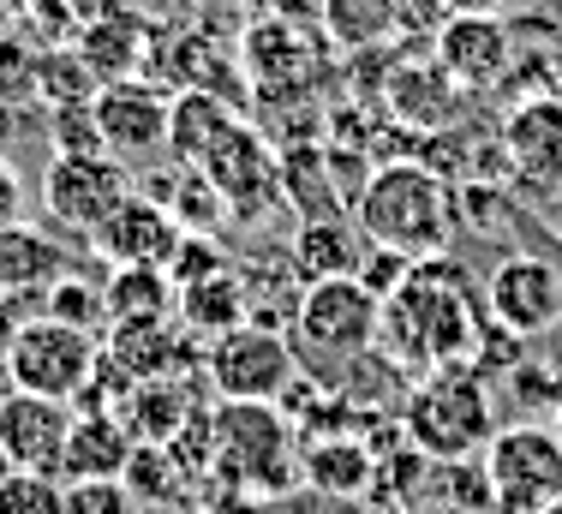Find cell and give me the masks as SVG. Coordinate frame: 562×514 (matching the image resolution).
<instances>
[{"label": "cell", "instance_id": "obj_1", "mask_svg": "<svg viewBox=\"0 0 562 514\" xmlns=\"http://www.w3.org/2000/svg\"><path fill=\"white\" fill-rule=\"evenodd\" d=\"M485 311L473 305L467 276L449 257H419L407 281L383 300L378 317V354H390L407 377L449 371V365H473L485 347Z\"/></svg>", "mask_w": 562, "mask_h": 514}, {"label": "cell", "instance_id": "obj_2", "mask_svg": "<svg viewBox=\"0 0 562 514\" xmlns=\"http://www.w3.org/2000/svg\"><path fill=\"white\" fill-rule=\"evenodd\" d=\"M353 227L366 246L401 252V257H443V246L454 239V192L431 161H378L371 180L353 198Z\"/></svg>", "mask_w": 562, "mask_h": 514}, {"label": "cell", "instance_id": "obj_3", "mask_svg": "<svg viewBox=\"0 0 562 514\" xmlns=\"http://www.w3.org/2000/svg\"><path fill=\"white\" fill-rule=\"evenodd\" d=\"M300 484V437L276 401H210V491L276 503Z\"/></svg>", "mask_w": 562, "mask_h": 514}, {"label": "cell", "instance_id": "obj_4", "mask_svg": "<svg viewBox=\"0 0 562 514\" xmlns=\"http://www.w3.org/2000/svg\"><path fill=\"white\" fill-rule=\"evenodd\" d=\"M401 437L419 449L425 461L454 467L479 461L485 443L497 437V401L479 365H449V371H425L401 401Z\"/></svg>", "mask_w": 562, "mask_h": 514}, {"label": "cell", "instance_id": "obj_5", "mask_svg": "<svg viewBox=\"0 0 562 514\" xmlns=\"http://www.w3.org/2000/svg\"><path fill=\"white\" fill-rule=\"evenodd\" d=\"M378 317H383V300L359 276L312 281V288H300V305H293V323H288L293 342L288 347L300 365H312L317 389L336 395L347 365L378 347Z\"/></svg>", "mask_w": 562, "mask_h": 514}, {"label": "cell", "instance_id": "obj_6", "mask_svg": "<svg viewBox=\"0 0 562 514\" xmlns=\"http://www.w3.org/2000/svg\"><path fill=\"white\" fill-rule=\"evenodd\" d=\"M479 467L491 484V514H544L562 496V437L544 418L497 425Z\"/></svg>", "mask_w": 562, "mask_h": 514}, {"label": "cell", "instance_id": "obj_7", "mask_svg": "<svg viewBox=\"0 0 562 514\" xmlns=\"http://www.w3.org/2000/svg\"><path fill=\"white\" fill-rule=\"evenodd\" d=\"M97 359H102V335H85L55 317H24L19 335H12L7 371L19 395H48V401L78 407V395L97 377Z\"/></svg>", "mask_w": 562, "mask_h": 514}, {"label": "cell", "instance_id": "obj_8", "mask_svg": "<svg viewBox=\"0 0 562 514\" xmlns=\"http://www.w3.org/2000/svg\"><path fill=\"white\" fill-rule=\"evenodd\" d=\"M204 383L216 401H281L288 383L300 377L288 335L281 329H258V323H239V329L204 342Z\"/></svg>", "mask_w": 562, "mask_h": 514}, {"label": "cell", "instance_id": "obj_9", "mask_svg": "<svg viewBox=\"0 0 562 514\" xmlns=\"http://www.w3.org/2000/svg\"><path fill=\"white\" fill-rule=\"evenodd\" d=\"M485 323L508 342H539V335L562 329V276L557 264L532 252H515L491 269L485 281Z\"/></svg>", "mask_w": 562, "mask_h": 514}, {"label": "cell", "instance_id": "obj_10", "mask_svg": "<svg viewBox=\"0 0 562 514\" xmlns=\"http://www.w3.org/2000/svg\"><path fill=\"white\" fill-rule=\"evenodd\" d=\"M132 192L138 186H132L126 161H114V156H55L43 174V210L78 239L97 234Z\"/></svg>", "mask_w": 562, "mask_h": 514}, {"label": "cell", "instance_id": "obj_11", "mask_svg": "<svg viewBox=\"0 0 562 514\" xmlns=\"http://www.w3.org/2000/svg\"><path fill=\"white\" fill-rule=\"evenodd\" d=\"M90 114H97L102 144H109L114 161H144V156L168 150L173 90L144 85V78H120V85H102V90H97Z\"/></svg>", "mask_w": 562, "mask_h": 514}, {"label": "cell", "instance_id": "obj_12", "mask_svg": "<svg viewBox=\"0 0 562 514\" xmlns=\"http://www.w3.org/2000/svg\"><path fill=\"white\" fill-rule=\"evenodd\" d=\"M210 186L222 192V204H227V222H258L270 204H281V168H276V150L258 138V132L239 120L234 132L210 150L204 168Z\"/></svg>", "mask_w": 562, "mask_h": 514}, {"label": "cell", "instance_id": "obj_13", "mask_svg": "<svg viewBox=\"0 0 562 514\" xmlns=\"http://www.w3.org/2000/svg\"><path fill=\"white\" fill-rule=\"evenodd\" d=\"M508 174L539 192H562V97H520L497 126Z\"/></svg>", "mask_w": 562, "mask_h": 514}, {"label": "cell", "instance_id": "obj_14", "mask_svg": "<svg viewBox=\"0 0 562 514\" xmlns=\"http://www.w3.org/2000/svg\"><path fill=\"white\" fill-rule=\"evenodd\" d=\"M431 60L443 66L454 78V90H491L508 78V66H515V36H508L503 19H473V12H449L443 24H437V48Z\"/></svg>", "mask_w": 562, "mask_h": 514}, {"label": "cell", "instance_id": "obj_15", "mask_svg": "<svg viewBox=\"0 0 562 514\" xmlns=\"http://www.w3.org/2000/svg\"><path fill=\"white\" fill-rule=\"evenodd\" d=\"M180 239H186L180 222H173L156 198L132 192L126 204L90 234V252H97L102 264H114V269H168V257L180 252Z\"/></svg>", "mask_w": 562, "mask_h": 514}, {"label": "cell", "instance_id": "obj_16", "mask_svg": "<svg viewBox=\"0 0 562 514\" xmlns=\"http://www.w3.org/2000/svg\"><path fill=\"white\" fill-rule=\"evenodd\" d=\"M66 431H72V407L48 395H19L0 407V449H7L12 472H43L60 479V455H66Z\"/></svg>", "mask_w": 562, "mask_h": 514}, {"label": "cell", "instance_id": "obj_17", "mask_svg": "<svg viewBox=\"0 0 562 514\" xmlns=\"http://www.w3.org/2000/svg\"><path fill=\"white\" fill-rule=\"evenodd\" d=\"M66 269H78V264L55 234H43V227H31V222L0 227V305L7 311L43 305V293L55 288Z\"/></svg>", "mask_w": 562, "mask_h": 514}, {"label": "cell", "instance_id": "obj_18", "mask_svg": "<svg viewBox=\"0 0 562 514\" xmlns=\"http://www.w3.org/2000/svg\"><path fill=\"white\" fill-rule=\"evenodd\" d=\"M300 484L317 496H341V503H366L378 484V455L353 431H329V437H300Z\"/></svg>", "mask_w": 562, "mask_h": 514}, {"label": "cell", "instance_id": "obj_19", "mask_svg": "<svg viewBox=\"0 0 562 514\" xmlns=\"http://www.w3.org/2000/svg\"><path fill=\"white\" fill-rule=\"evenodd\" d=\"M132 431L114 413H85L72 407V431H66V455H60V484H97V479H126L132 461Z\"/></svg>", "mask_w": 562, "mask_h": 514}, {"label": "cell", "instance_id": "obj_20", "mask_svg": "<svg viewBox=\"0 0 562 514\" xmlns=\"http://www.w3.org/2000/svg\"><path fill=\"white\" fill-rule=\"evenodd\" d=\"M246 72L270 90V108L288 102V97H300V90L312 85V43H305V31H300V24H281V19L251 24Z\"/></svg>", "mask_w": 562, "mask_h": 514}, {"label": "cell", "instance_id": "obj_21", "mask_svg": "<svg viewBox=\"0 0 562 514\" xmlns=\"http://www.w3.org/2000/svg\"><path fill=\"white\" fill-rule=\"evenodd\" d=\"M72 54L90 66V78H97V85H120V78H138V66L150 60V31H144V19L109 7L102 19L78 24Z\"/></svg>", "mask_w": 562, "mask_h": 514}, {"label": "cell", "instance_id": "obj_22", "mask_svg": "<svg viewBox=\"0 0 562 514\" xmlns=\"http://www.w3.org/2000/svg\"><path fill=\"white\" fill-rule=\"evenodd\" d=\"M239 108H227L216 90H180L173 97V114H168V150H173V168H204L210 150L239 126Z\"/></svg>", "mask_w": 562, "mask_h": 514}, {"label": "cell", "instance_id": "obj_23", "mask_svg": "<svg viewBox=\"0 0 562 514\" xmlns=\"http://www.w3.org/2000/svg\"><path fill=\"white\" fill-rule=\"evenodd\" d=\"M173 323H180L198 347L216 342L227 329H239V323H246V281H239V269H216V276L180 288L173 293Z\"/></svg>", "mask_w": 562, "mask_h": 514}, {"label": "cell", "instance_id": "obj_24", "mask_svg": "<svg viewBox=\"0 0 562 514\" xmlns=\"http://www.w3.org/2000/svg\"><path fill=\"white\" fill-rule=\"evenodd\" d=\"M359 257H366V239H359V227L347 222H300V234H293L288 246V269L300 288H312V281H336V276H353Z\"/></svg>", "mask_w": 562, "mask_h": 514}, {"label": "cell", "instance_id": "obj_25", "mask_svg": "<svg viewBox=\"0 0 562 514\" xmlns=\"http://www.w3.org/2000/svg\"><path fill=\"white\" fill-rule=\"evenodd\" d=\"M276 168H281V204L300 210V222H341L347 215L317 144H288V150L276 156Z\"/></svg>", "mask_w": 562, "mask_h": 514}, {"label": "cell", "instance_id": "obj_26", "mask_svg": "<svg viewBox=\"0 0 562 514\" xmlns=\"http://www.w3.org/2000/svg\"><path fill=\"white\" fill-rule=\"evenodd\" d=\"M102 305H109V329L173 323V281L162 269H114L102 276Z\"/></svg>", "mask_w": 562, "mask_h": 514}, {"label": "cell", "instance_id": "obj_27", "mask_svg": "<svg viewBox=\"0 0 562 514\" xmlns=\"http://www.w3.org/2000/svg\"><path fill=\"white\" fill-rule=\"evenodd\" d=\"M192 413H198V401L186 389V377H156V383H132L126 407H120V425L132 431V443H156L162 449Z\"/></svg>", "mask_w": 562, "mask_h": 514}, {"label": "cell", "instance_id": "obj_28", "mask_svg": "<svg viewBox=\"0 0 562 514\" xmlns=\"http://www.w3.org/2000/svg\"><path fill=\"white\" fill-rule=\"evenodd\" d=\"M454 102H461V90H454V78L443 72L437 60H419V66H395L390 78V108L401 120H413V126L425 132H443Z\"/></svg>", "mask_w": 562, "mask_h": 514}, {"label": "cell", "instance_id": "obj_29", "mask_svg": "<svg viewBox=\"0 0 562 514\" xmlns=\"http://www.w3.org/2000/svg\"><path fill=\"white\" fill-rule=\"evenodd\" d=\"M317 19H324V36L347 54L378 48L401 31L395 0H317Z\"/></svg>", "mask_w": 562, "mask_h": 514}, {"label": "cell", "instance_id": "obj_30", "mask_svg": "<svg viewBox=\"0 0 562 514\" xmlns=\"http://www.w3.org/2000/svg\"><path fill=\"white\" fill-rule=\"evenodd\" d=\"M144 198H150V192H144ZM156 204L180 222V234H222V222H227L222 192L198 168H168V192H156Z\"/></svg>", "mask_w": 562, "mask_h": 514}, {"label": "cell", "instance_id": "obj_31", "mask_svg": "<svg viewBox=\"0 0 562 514\" xmlns=\"http://www.w3.org/2000/svg\"><path fill=\"white\" fill-rule=\"evenodd\" d=\"M36 317H55V323H72L85 335H102L109 329V305H102V281H90L85 269H66L55 288L43 293Z\"/></svg>", "mask_w": 562, "mask_h": 514}, {"label": "cell", "instance_id": "obj_32", "mask_svg": "<svg viewBox=\"0 0 562 514\" xmlns=\"http://www.w3.org/2000/svg\"><path fill=\"white\" fill-rule=\"evenodd\" d=\"M36 90L48 97V108H66V102H97V78H90V66L78 60L72 48H55L36 60Z\"/></svg>", "mask_w": 562, "mask_h": 514}, {"label": "cell", "instance_id": "obj_33", "mask_svg": "<svg viewBox=\"0 0 562 514\" xmlns=\"http://www.w3.org/2000/svg\"><path fill=\"white\" fill-rule=\"evenodd\" d=\"M48 138H55V156H109V144H102V126H97V114H90V102L48 108Z\"/></svg>", "mask_w": 562, "mask_h": 514}, {"label": "cell", "instance_id": "obj_34", "mask_svg": "<svg viewBox=\"0 0 562 514\" xmlns=\"http://www.w3.org/2000/svg\"><path fill=\"white\" fill-rule=\"evenodd\" d=\"M66 484L43 472H7L0 479V514H60Z\"/></svg>", "mask_w": 562, "mask_h": 514}, {"label": "cell", "instance_id": "obj_35", "mask_svg": "<svg viewBox=\"0 0 562 514\" xmlns=\"http://www.w3.org/2000/svg\"><path fill=\"white\" fill-rule=\"evenodd\" d=\"M216 269H227V257H222V234H186V239H180V252L168 257L162 276L173 281V293H180V288H192V281L216 276Z\"/></svg>", "mask_w": 562, "mask_h": 514}, {"label": "cell", "instance_id": "obj_36", "mask_svg": "<svg viewBox=\"0 0 562 514\" xmlns=\"http://www.w3.org/2000/svg\"><path fill=\"white\" fill-rule=\"evenodd\" d=\"M60 514H144L132 503V491L120 479H97V484H66Z\"/></svg>", "mask_w": 562, "mask_h": 514}, {"label": "cell", "instance_id": "obj_37", "mask_svg": "<svg viewBox=\"0 0 562 514\" xmlns=\"http://www.w3.org/2000/svg\"><path fill=\"white\" fill-rule=\"evenodd\" d=\"M407 269H413V257H401V252H383V246H371L366 257H359V269H353V276L366 281V288L378 293V300H390V293L401 288V281H407Z\"/></svg>", "mask_w": 562, "mask_h": 514}, {"label": "cell", "instance_id": "obj_38", "mask_svg": "<svg viewBox=\"0 0 562 514\" xmlns=\"http://www.w3.org/2000/svg\"><path fill=\"white\" fill-rule=\"evenodd\" d=\"M276 514H371L366 503H341V496H317V491H305V484H293L288 496H276L270 503Z\"/></svg>", "mask_w": 562, "mask_h": 514}, {"label": "cell", "instance_id": "obj_39", "mask_svg": "<svg viewBox=\"0 0 562 514\" xmlns=\"http://www.w3.org/2000/svg\"><path fill=\"white\" fill-rule=\"evenodd\" d=\"M192 514H276L270 503H258V496H234V491H210L204 503Z\"/></svg>", "mask_w": 562, "mask_h": 514}, {"label": "cell", "instance_id": "obj_40", "mask_svg": "<svg viewBox=\"0 0 562 514\" xmlns=\"http://www.w3.org/2000/svg\"><path fill=\"white\" fill-rule=\"evenodd\" d=\"M19 210H24V186H19V174L0 161V227L19 222Z\"/></svg>", "mask_w": 562, "mask_h": 514}, {"label": "cell", "instance_id": "obj_41", "mask_svg": "<svg viewBox=\"0 0 562 514\" xmlns=\"http://www.w3.org/2000/svg\"><path fill=\"white\" fill-rule=\"evenodd\" d=\"M515 0H443V12H473V19H503Z\"/></svg>", "mask_w": 562, "mask_h": 514}, {"label": "cell", "instance_id": "obj_42", "mask_svg": "<svg viewBox=\"0 0 562 514\" xmlns=\"http://www.w3.org/2000/svg\"><path fill=\"white\" fill-rule=\"evenodd\" d=\"M19 311H7V305H0V365H7V354H12V335H19Z\"/></svg>", "mask_w": 562, "mask_h": 514}, {"label": "cell", "instance_id": "obj_43", "mask_svg": "<svg viewBox=\"0 0 562 514\" xmlns=\"http://www.w3.org/2000/svg\"><path fill=\"white\" fill-rule=\"evenodd\" d=\"M7 401H12V371L0 365V407H7Z\"/></svg>", "mask_w": 562, "mask_h": 514}, {"label": "cell", "instance_id": "obj_44", "mask_svg": "<svg viewBox=\"0 0 562 514\" xmlns=\"http://www.w3.org/2000/svg\"><path fill=\"white\" fill-rule=\"evenodd\" d=\"M7 472H12V461H7V449H0V479H7Z\"/></svg>", "mask_w": 562, "mask_h": 514}, {"label": "cell", "instance_id": "obj_45", "mask_svg": "<svg viewBox=\"0 0 562 514\" xmlns=\"http://www.w3.org/2000/svg\"><path fill=\"white\" fill-rule=\"evenodd\" d=\"M544 514H562V496H557V503H551V509H544Z\"/></svg>", "mask_w": 562, "mask_h": 514}, {"label": "cell", "instance_id": "obj_46", "mask_svg": "<svg viewBox=\"0 0 562 514\" xmlns=\"http://www.w3.org/2000/svg\"><path fill=\"white\" fill-rule=\"evenodd\" d=\"M557 437H562V413H557Z\"/></svg>", "mask_w": 562, "mask_h": 514}, {"label": "cell", "instance_id": "obj_47", "mask_svg": "<svg viewBox=\"0 0 562 514\" xmlns=\"http://www.w3.org/2000/svg\"><path fill=\"white\" fill-rule=\"evenodd\" d=\"M557 371H562V354H557Z\"/></svg>", "mask_w": 562, "mask_h": 514}, {"label": "cell", "instance_id": "obj_48", "mask_svg": "<svg viewBox=\"0 0 562 514\" xmlns=\"http://www.w3.org/2000/svg\"><path fill=\"white\" fill-rule=\"evenodd\" d=\"M557 198H562V192H557Z\"/></svg>", "mask_w": 562, "mask_h": 514}]
</instances>
